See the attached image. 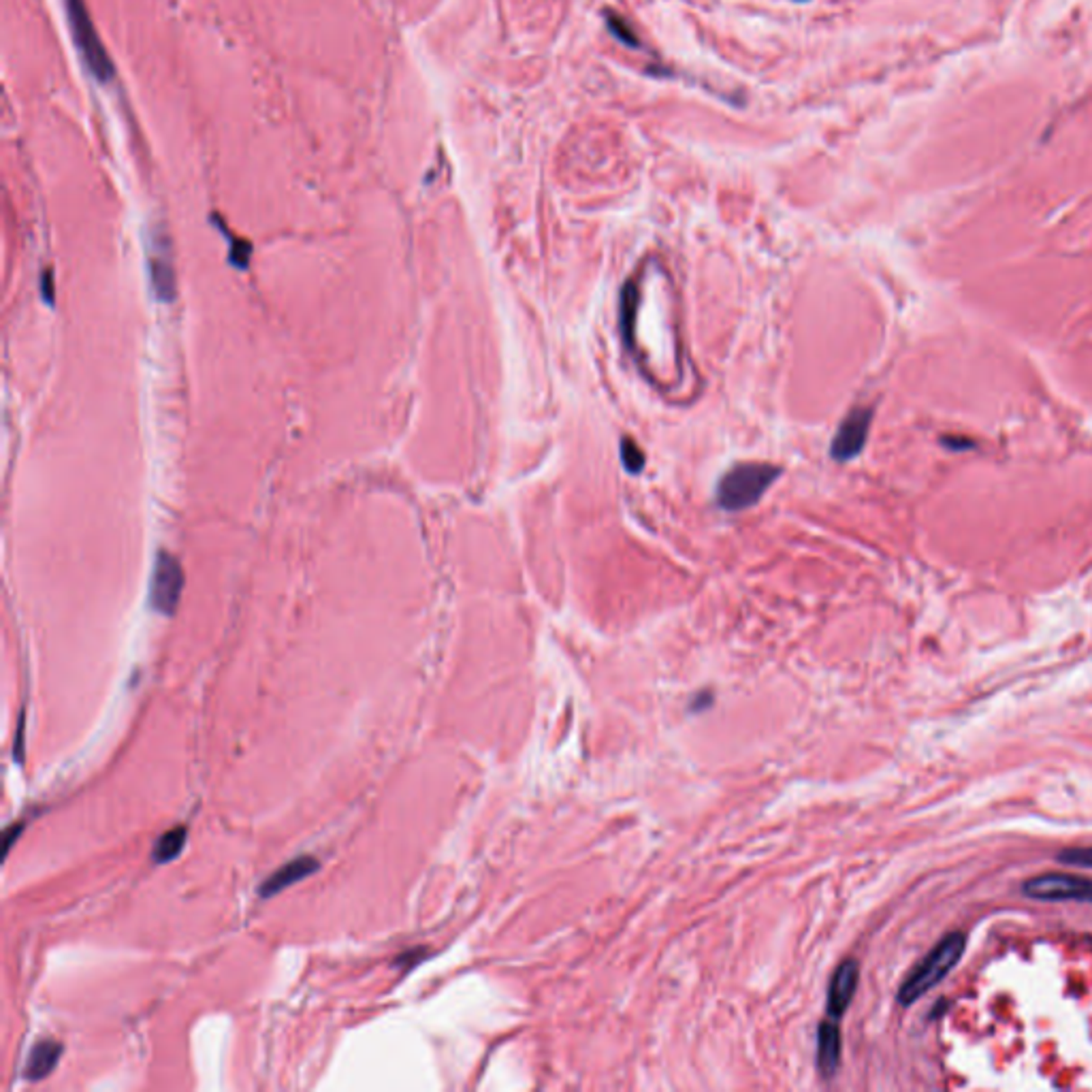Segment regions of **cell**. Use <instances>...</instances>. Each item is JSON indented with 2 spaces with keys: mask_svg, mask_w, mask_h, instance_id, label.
Here are the masks:
<instances>
[{
  "mask_svg": "<svg viewBox=\"0 0 1092 1092\" xmlns=\"http://www.w3.org/2000/svg\"><path fill=\"white\" fill-rule=\"evenodd\" d=\"M860 979V969L856 961H845L839 964L830 979L828 988V1014L832 1018H841L845 1014L853 995H856Z\"/></svg>",
  "mask_w": 1092,
  "mask_h": 1092,
  "instance_id": "cell-8",
  "label": "cell"
},
{
  "mask_svg": "<svg viewBox=\"0 0 1092 1092\" xmlns=\"http://www.w3.org/2000/svg\"><path fill=\"white\" fill-rule=\"evenodd\" d=\"M149 269H152V284L158 294L160 302H173V288H176V275H173V263L169 254V239L165 235L154 233L152 237V258H149Z\"/></svg>",
  "mask_w": 1092,
  "mask_h": 1092,
  "instance_id": "cell-9",
  "label": "cell"
},
{
  "mask_svg": "<svg viewBox=\"0 0 1092 1092\" xmlns=\"http://www.w3.org/2000/svg\"><path fill=\"white\" fill-rule=\"evenodd\" d=\"M425 954H427V950H425V947H416V950H408V952H403V954L397 956L395 967H400L402 970H410V969H414L416 964H419L420 961H425V958H427Z\"/></svg>",
  "mask_w": 1092,
  "mask_h": 1092,
  "instance_id": "cell-16",
  "label": "cell"
},
{
  "mask_svg": "<svg viewBox=\"0 0 1092 1092\" xmlns=\"http://www.w3.org/2000/svg\"><path fill=\"white\" fill-rule=\"evenodd\" d=\"M967 947V937L964 933H950L939 941L933 950L928 952L926 958L911 970L909 978L903 981L898 990V1003L903 1007H909L917 998L928 995L945 975L956 967L964 954Z\"/></svg>",
  "mask_w": 1092,
  "mask_h": 1092,
  "instance_id": "cell-1",
  "label": "cell"
},
{
  "mask_svg": "<svg viewBox=\"0 0 1092 1092\" xmlns=\"http://www.w3.org/2000/svg\"><path fill=\"white\" fill-rule=\"evenodd\" d=\"M800 3H802V0H800Z\"/></svg>",
  "mask_w": 1092,
  "mask_h": 1092,
  "instance_id": "cell-18",
  "label": "cell"
},
{
  "mask_svg": "<svg viewBox=\"0 0 1092 1092\" xmlns=\"http://www.w3.org/2000/svg\"><path fill=\"white\" fill-rule=\"evenodd\" d=\"M1059 860L1062 864H1069V866H1084V869H1092V847L1065 849V852L1059 853Z\"/></svg>",
  "mask_w": 1092,
  "mask_h": 1092,
  "instance_id": "cell-15",
  "label": "cell"
},
{
  "mask_svg": "<svg viewBox=\"0 0 1092 1092\" xmlns=\"http://www.w3.org/2000/svg\"><path fill=\"white\" fill-rule=\"evenodd\" d=\"M621 459H623V464H626L627 470L632 472V474L643 472L645 455H643V450H640L632 440H623L621 442Z\"/></svg>",
  "mask_w": 1092,
  "mask_h": 1092,
  "instance_id": "cell-14",
  "label": "cell"
},
{
  "mask_svg": "<svg viewBox=\"0 0 1092 1092\" xmlns=\"http://www.w3.org/2000/svg\"><path fill=\"white\" fill-rule=\"evenodd\" d=\"M186 839H188L186 826H176V828L163 832V836L156 841V845L152 849V860L156 864H167V862H171V860H176L182 853L184 845H186Z\"/></svg>",
  "mask_w": 1092,
  "mask_h": 1092,
  "instance_id": "cell-12",
  "label": "cell"
},
{
  "mask_svg": "<svg viewBox=\"0 0 1092 1092\" xmlns=\"http://www.w3.org/2000/svg\"><path fill=\"white\" fill-rule=\"evenodd\" d=\"M320 869V862L314 856H299L291 860V862L282 864L280 869L271 872L261 883V888H258V894H261V898H271L275 897V894H280L282 889L294 886V883L303 881L305 877L314 875L316 871Z\"/></svg>",
  "mask_w": 1092,
  "mask_h": 1092,
  "instance_id": "cell-7",
  "label": "cell"
},
{
  "mask_svg": "<svg viewBox=\"0 0 1092 1092\" xmlns=\"http://www.w3.org/2000/svg\"><path fill=\"white\" fill-rule=\"evenodd\" d=\"M779 467L771 464H738L724 474L717 487V501L726 510H743L758 504L768 487L777 481Z\"/></svg>",
  "mask_w": 1092,
  "mask_h": 1092,
  "instance_id": "cell-3",
  "label": "cell"
},
{
  "mask_svg": "<svg viewBox=\"0 0 1092 1092\" xmlns=\"http://www.w3.org/2000/svg\"><path fill=\"white\" fill-rule=\"evenodd\" d=\"M841 1060V1031L835 1022L824 1020L817 1033V1067L826 1078L836 1071Z\"/></svg>",
  "mask_w": 1092,
  "mask_h": 1092,
  "instance_id": "cell-11",
  "label": "cell"
},
{
  "mask_svg": "<svg viewBox=\"0 0 1092 1092\" xmlns=\"http://www.w3.org/2000/svg\"><path fill=\"white\" fill-rule=\"evenodd\" d=\"M182 589V565L173 555L163 551L156 557L152 582H149V602H152V609L160 612V615H173L177 609V602H180Z\"/></svg>",
  "mask_w": 1092,
  "mask_h": 1092,
  "instance_id": "cell-5",
  "label": "cell"
},
{
  "mask_svg": "<svg viewBox=\"0 0 1092 1092\" xmlns=\"http://www.w3.org/2000/svg\"><path fill=\"white\" fill-rule=\"evenodd\" d=\"M1022 892L1035 900H1086L1092 903V880L1067 872H1045L1031 877L1022 886Z\"/></svg>",
  "mask_w": 1092,
  "mask_h": 1092,
  "instance_id": "cell-4",
  "label": "cell"
},
{
  "mask_svg": "<svg viewBox=\"0 0 1092 1092\" xmlns=\"http://www.w3.org/2000/svg\"><path fill=\"white\" fill-rule=\"evenodd\" d=\"M606 26H609L610 34L617 39V41L627 45V48H638L636 32H634L632 26H629V22L626 20V17L612 14V11H606Z\"/></svg>",
  "mask_w": 1092,
  "mask_h": 1092,
  "instance_id": "cell-13",
  "label": "cell"
},
{
  "mask_svg": "<svg viewBox=\"0 0 1092 1092\" xmlns=\"http://www.w3.org/2000/svg\"><path fill=\"white\" fill-rule=\"evenodd\" d=\"M62 1050L65 1048H62V1043H58L56 1039H43V1042L34 1045L31 1054H28L24 1067V1078L28 1082H41V1079L48 1078L58 1067Z\"/></svg>",
  "mask_w": 1092,
  "mask_h": 1092,
  "instance_id": "cell-10",
  "label": "cell"
},
{
  "mask_svg": "<svg viewBox=\"0 0 1092 1092\" xmlns=\"http://www.w3.org/2000/svg\"><path fill=\"white\" fill-rule=\"evenodd\" d=\"M67 22L71 28V37L79 56H82L86 68L96 82L107 84L115 77V68L112 58H109L105 45L98 37L95 22L88 11L86 0H65Z\"/></svg>",
  "mask_w": 1092,
  "mask_h": 1092,
  "instance_id": "cell-2",
  "label": "cell"
},
{
  "mask_svg": "<svg viewBox=\"0 0 1092 1092\" xmlns=\"http://www.w3.org/2000/svg\"><path fill=\"white\" fill-rule=\"evenodd\" d=\"M871 427V410L856 408L852 410L843 420L839 431H836L835 440H832V456L836 461H849L860 455L864 448L866 436H869Z\"/></svg>",
  "mask_w": 1092,
  "mask_h": 1092,
  "instance_id": "cell-6",
  "label": "cell"
},
{
  "mask_svg": "<svg viewBox=\"0 0 1092 1092\" xmlns=\"http://www.w3.org/2000/svg\"><path fill=\"white\" fill-rule=\"evenodd\" d=\"M22 830H24V824H17L15 822L14 826H11V828H7V832H5V847H3L5 856H7V853L11 852V845H14V841L17 839V836L22 835Z\"/></svg>",
  "mask_w": 1092,
  "mask_h": 1092,
  "instance_id": "cell-17",
  "label": "cell"
}]
</instances>
